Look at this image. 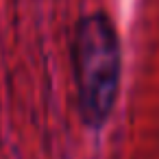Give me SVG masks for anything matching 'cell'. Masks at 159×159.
I'll return each instance as SVG.
<instances>
[{
    "label": "cell",
    "instance_id": "cell-1",
    "mask_svg": "<svg viewBox=\"0 0 159 159\" xmlns=\"http://www.w3.org/2000/svg\"><path fill=\"white\" fill-rule=\"evenodd\" d=\"M72 57L81 111L89 124H100L113 105L120 79V46L107 16L96 13L79 24Z\"/></svg>",
    "mask_w": 159,
    "mask_h": 159
}]
</instances>
